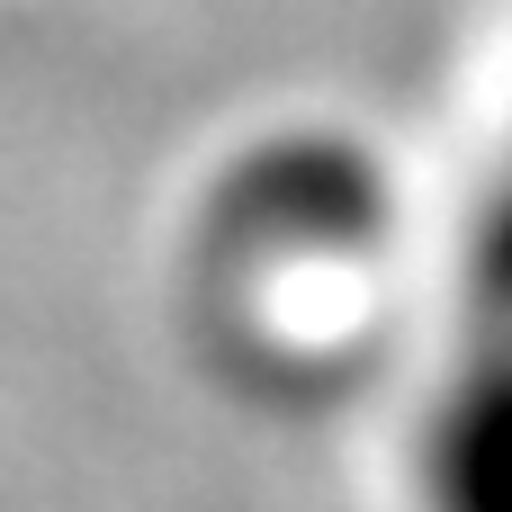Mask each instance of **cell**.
<instances>
[{"mask_svg": "<svg viewBox=\"0 0 512 512\" xmlns=\"http://www.w3.org/2000/svg\"><path fill=\"white\" fill-rule=\"evenodd\" d=\"M477 315H486V333L477 342H512V162L504 180H495V198L477 207Z\"/></svg>", "mask_w": 512, "mask_h": 512, "instance_id": "2", "label": "cell"}, {"mask_svg": "<svg viewBox=\"0 0 512 512\" xmlns=\"http://www.w3.org/2000/svg\"><path fill=\"white\" fill-rule=\"evenodd\" d=\"M423 512H512V342H468L414 432Z\"/></svg>", "mask_w": 512, "mask_h": 512, "instance_id": "1", "label": "cell"}]
</instances>
